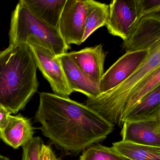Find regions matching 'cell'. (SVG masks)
<instances>
[{"mask_svg": "<svg viewBox=\"0 0 160 160\" xmlns=\"http://www.w3.org/2000/svg\"><path fill=\"white\" fill-rule=\"evenodd\" d=\"M35 119L52 143L74 153L104 140L115 126L84 104L47 92L40 93Z\"/></svg>", "mask_w": 160, "mask_h": 160, "instance_id": "1", "label": "cell"}, {"mask_svg": "<svg viewBox=\"0 0 160 160\" xmlns=\"http://www.w3.org/2000/svg\"><path fill=\"white\" fill-rule=\"evenodd\" d=\"M37 64L27 43L0 52V105L16 114L37 91Z\"/></svg>", "mask_w": 160, "mask_h": 160, "instance_id": "2", "label": "cell"}, {"mask_svg": "<svg viewBox=\"0 0 160 160\" xmlns=\"http://www.w3.org/2000/svg\"><path fill=\"white\" fill-rule=\"evenodd\" d=\"M148 49L147 59L133 73L114 88L88 99L85 105L114 125L122 126V109L128 98L146 77L160 66V41Z\"/></svg>", "mask_w": 160, "mask_h": 160, "instance_id": "3", "label": "cell"}, {"mask_svg": "<svg viewBox=\"0 0 160 160\" xmlns=\"http://www.w3.org/2000/svg\"><path fill=\"white\" fill-rule=\"evenodd\" d=\"M9 46L26 43L32 40L56 56L67 53L71 48L64 42L58 29L39 19L19 1L12 13L9 32Z\"/></svg>", "mask_w": 160, "mask_h": 160, "instance_id": "4", "label": "cell"}, {"mask_svg": "<svg viewBox=\"0 0 160 160\" xmlns=\"http://www.w3.org/2000/svg\"><path fill=\"white\" fill-rule=\"evenodd\" d=\"M93 0H66L59 22V31L67 45H80L87 16L92 8Z\"/></svg>", "mask_w": 160, "mask_h": 160, "instance_id": "5", "label": "cell"}, {"mask_svg": "<svg viewBox=\"0 0 160 160\" xmlns=\"http://www.w3.org/2000/svg\"><path fill=\"white\" fill-rule=\"evenodd\" d=\"M37 64V68L48 81L54 94L69 98L72 92L69 88L60 62L50 50L32 40L27 41Z\"/></svg>", "mask_w": 160, "mask_h": 160, "instance_id": "6", "label": "cell"}, {"mask_svg": "<svg viewBox=\"0 0 160 160\" xmlns=\"http://www.w3.org/2000/svg\"><path fill=\"white\" fill-rule=\"evenodd\" d=\"M148 55L149 49L126 52L104 73L99 84L101 93L114 88L128 78L145 62Z\"/></svg>", "mask_w": 160, "mask_h": 160, "instance_id": "7", "label": "cell"}, {"mask_svg": "<svg viewBox=\"0 0 160 160\" xmlns=\"http://www.w3.org/2000/svg\"><path fill=\"white\" fill-rule=\"evenodd\" d=\"M109 6L106 26L109 33L125 41L138 21L136 0H114Z\"/></svg>", "mask_w": 160, "mask_h": 160, "instance_id": "8", "label": "cell"}, {"mask_svg": "<svg viewBox=\"0 0 160 160\" xmlns=\"http://www.w3.org/2000/svg\"><path fill=\"white\" fill-rule=\"evenodd\" d=\"M160 41V13L141 18L123 41L126 52L148 49Z\"/></svg>", "mask_w": 160, "mask_h": 160, "instance_id": "9", "label": "cell"}, {"mask_svg": "<svg viewBox=\"0 0 160 160\" xmlns=\"http://www.w3.org/2000/svg\"><path fill=\"white\" fill-rule=\"evenodd\" d=\"M122 126V140L160 147V118L127 122Z\"/></svg>", "mask_w": 160, "mask_h": 160, "instance_id": "10", "label": "cell"}, {"mask_svg": "<svg viewBox=\"0 0 160 160\" xmlns=\"http://www.w3.org/2000/svg\"><path fill=\"white\" fill-rule=\"evenodd\" d=\"M62 67L69 88L72 92H81L88 99L101 94L99 85L82 71L66 53L57 56Z\"/></svg>", "mask_w": 160, "mask_h": 160, "instance_id": "11", "label": "cell"}, {"mask_svg": "<svg viewBox=\"0 0 160 160\" xmlns=\"http://www.w3.org/2000/svg\"><path fill=\"white\" fill-rule=\"evenodd\" d=\"M67 53L75 64L99 85L104 73V67L107 56L102 44Z\"/></svg>", "mask_w": 160, "mask_h": 160, "instance_id": "12", "label": "cell"}, {"mask_svg": "<svg viewBox=\"0 0 160 160\" xmlns=\"http://www.w3.org/2000/svg\"><path fill=\"white\" fill-rule=\"evenodd\" d=\"M34 129L30 119L19 114L10 115L7 125L0 130V139L13 148L25 146L33 138Z\"/></svg>", "mask_w": 160, "mask_h": 160, "instance_id": "13", "label": "cell"}, {"mask_svg": "<svg viewBox=\"0 0 160 160\" xmlns=\"http://www.w3.org/2000/svg\"><path fill=\"white\" fill-rule=\"evenodd\" d=\"M160 118V85H159L126 113L122 120V123Z\"/></svg>", "mask_w": 160, "mask_h": 160, "instance_id": "14", "label": "cell"}, {"mask_svg": "<svg viewBox=\"0 0 160 160\" xmlns=\"http://www.w3.org/2000/svg\"><path fill=\"white\" fill-rule=\"evenodd\" d=\"M28 10L39 19L58 28L66 0H21Z\"/></svg>", "mask_w": 160, "mask_h": 160, "instance_id": "15", "label": "cell"}, {"mask_svg": "<svg viewBox=\"0 0 160 160\" xmlns=\"http://www.w3.org/2000/svg\"><path fill=\"white\" fill-rule=\"evenodd\" d=\"M113 147L128 160H160V147L122 140L113 143Z\"/></svg>", "mask_w": 160, "mask_h": 160, "instance_id": "16", "label": "cell"}, {"mask_svg": "<svg viewBox=\"0 0 160 160\" xmlns=\"http://www.w3.org/2000/svg\"><path fill=\"white\" fill-rule=\"evenodd\" d=\"M159 85H160V66L149 74L132 92L123 107L122 120L126 113Z\"/></svg>", "mask_w": 160, "mask_h": 160, "instance_id": "17", "label": "cell"}, {"mask_svg": "<svg viewBox=\"0 0 160 160\" xmlns=\"http://www.w3.org/2000/svg\"><path fill=\"white\" fill-rule=\"evenodd\" d=\"M109 12V6L106 3L94 1L87 16L82 43L84 42L94 32L106 26Z\"/></svg>", "mask_w": 160, "mask_h": 160, "instance_id": "18", "label": "cell"}, {"mask_svg": "<svg viewBox=\"0 0 160 160\" xmlns=\"http://www.w3.org/2000/svg\"><path fill=\"white\" fill-rule=\"evenodd\" d=\"M80 160H128L122 156L114 147L100 144L91 146L80 156Z\"/></svg>", "mask_w": 160, "mask_h": 160, "instance_id": "19", "label": "cell"}, {"mask_svg": "<svg viewBox=\"0 0 160 160\" xmlns=\"http://www.w3.org/2000/svg\"><path fill=\"white\" fill-rule=\"evenodd\" d=\"M43 143L40 137H33L23 148L21 160H39V152Z\"/></svg>", "mask_w": 160, "mask_h": 160, "instance_id": "20", "label": "cell"}, {"mask_svg": "<svg viewBox=\"0 0 160 160\" xmlns=\"http://www.w3.org/2000/svg\"><path fill=\"white\" fill-rule=\"evenodd\" d=\"M138 19L152 14L160 13V0H136Z\"/></svg>", "mask_w": 160, "mask_h": 160, "instance_id": "21", "label": "cell"}, {"mask_svg": "<svg viewBox=\"0 0 160 160\" xmlns=\"http://www.w3.org/2000/svg\"><path fill=\"white\" fill-rule=\"evenodd\" d=\"M39 160H62L58 158L49 145L42 144L39 152Z\"/></svg>", "mask_w": 160, "mask_h": 160, "instance_id": "22", "label": "cell"}, {"mask_svg": "<svg viewBox=\"0 0 160 160\" xmlns=\"http://www.w3.org/2000/svg\"><path fill=\"white\" fill-rule=\"evenodd\" d=\"M12 114L10 111L0 105V130L3 129L6 126L9 116Z\"/></svg>", "mask_w": 160, "mask_h": 160, "instance_id": "23", "label": "cell"}, {"mask_svg": "<svg viewBox=\"0 0 160 160\" xmlns=\"http://www.w3.org/2000/svg\"><path fill=\"white\" fill-rule=\"evenodd\" d=\"M0 160H11L7 158V157H5V156H3V155H0Z\"/></svg>", "mask_w": 160, "mask_h": 160, "instance_id": "24", "label": "cell"}]
</instances>
